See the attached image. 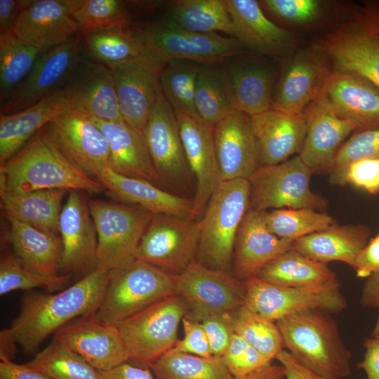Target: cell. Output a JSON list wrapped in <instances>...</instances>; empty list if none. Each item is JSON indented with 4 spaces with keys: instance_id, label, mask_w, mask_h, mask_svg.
<instances>
[{
    "instance_id": "cell-52",
    "label": "cell",
    "mask_w": 379,
    "mask_h": 379,
    "mask_svg": "<svg viewBox=\"0 0 379 379\" xmlns=\"http://www.w3.org/2000/svg\"><path fill=\"white\" fill-rule=\"evenodd\" d=\"M378 158L379 127L359 131L342 145L331 172L358 160Z\"/></svg>"
},
{
    "instance_id": "cell-38",
    "label": "cell",
    "mask_w": 379,
    "mask_h": 379,
    "mask_svg": "<svg viewBox=\"0 0 379 379\" xmlns=\"http://www.w3.org/2000/svg\"><path fill=\"white\" fill-rule=\"evenodd\" d=\"M166 18L187 31L232 36L231 18L225 0H178L171 2Z\"/></svg>"
},
{
    "instance_id": "cell-14",
    "label": "cell",
    "mask_w": 379,
    "mask_h": 379,
    "mask_svg": "<svg viewBox=\"0 0 379 379\" xmlns=\"http://www.w3.org/2000/svg\"><path fill=\"white\" fill-rule=\"evenodd\" d=\"M75 167L95 178L108 167L109 142L89 116L77 110L62 112L42 128Z\"/></svg>"
},
{
    "instance_id": "cell-31",
    "label": "cell",
    "mask_w": 379,
    "mask_h": 379,
    "mask_svg": "<svg viewBox=\"0 0 379 379\" xmlns=\"http://www.w3.org/2000/svg\"><path fill=\"white\" fill-rule=\"evenodd\" d=\"M106 137L109 145L108 167L114 173L131 178L161 183L155 170L144 134L125 122L90 117Z\"/></svg>"
},
{
    "instance_id": "cell-36",
    "label": "cell",
    "mask_w": 379,
    "mask_h": 379,
    "mask_svg": "<svg viewBox=\"0 0 379 379\" xmlns=\"http://www.w3.org/2000/svg\"><path fill=\"white\" fill-rule=\"evenodd\" d=\"M67 190H44L25 193L0 191L7 215L39 230L58 234L61 203Z\"/></svg>"
},
{
    "instance_id": "cell-3",
    "label": "cell",
    "mask_w": 379,
    "mask_h": 379,
    "mask_svg": "<svg viewBox=\"0 0 379 379\" xmlns=\"http://www.w3.org/2000/svg\"><path fill=\"white\" fill-rule=\"evenodd\" d=\"M284 347L300 362L325 376L344 378L351 372V353L328 312L311 310L277 322Z\"/></svg>"
},
{
    "instance_id": "cell-61",
    "label": "cell",
    "mask_w": 379,
    "mask_h": 379,
    "mask_svg": "<svg viewBox=\"0 0 379 379\" xmlns=\"http://www.w3.org/2000/svg\"><path fill=\"white\" fill-rule=\"evenodd\" d=\"M20 9V1L0 0V34L12 31Z\"/></svg>"
},
{
    "instance_id": "cell-10",
    "label": "cell",
    "mask_w": 379,
    "mask_h": 379,
    "mask_svg": "<svg viewBox=\"0 0 379 379\" xmlns=\"http://www.w3.org/2000/svg\"><path fill=\"white\" fill-rule=\"evenodd\" d=\"M312 173L298 155L278 164L259 166L248 180L249 208L262 212L279 208L317 211L324 208V199L310 188Z\"/></svg>"
},
{
    "instance_id": "cell-39",
    "label": "cell",
    "mask_w": 379,
    "mask_h": 379,
    "mask_svg": "<svg viewBox=\"0 0 379 379\" xmlns=\"http://www.w3.org/2000/svg\"><path fill=\"white\" fill-rule=\"evenodd\" d=\"M84 46L94 62L109 69L132 60L142 53L130 27H115L81 32Z\"/></svg>"
},
{
    "instance_id": "cell-50",
    "label": "cell",
    "mask_w": 379,
    "mask_h": 379,
    "mask_svg": "<svg viewBox=\"0 0 379 379\" xmlns=\"http://www.w3.org/2000/svg\"><path fill=\"white\" fill-rule=\"evenodd\" d=\"M222 359L235 378L247 376L272 364V360L237 333L233 335Z\"/></svg>"
},
{
    "instance_id": "cell-4",
    "label": "cell",
    "mask_w": 379,
    "mask_h": 379,
    "mask_svg": "<svg viewBox=\"0 0 379 379\" xmlns=\"http://www.w3.org/2000/svg\"><path fill=\"white\" fill-rule=\"evenodd\" d=\"M250 195L248 180L236 179L220 184L198 222L197 262L228 272L232 265L237 232L249 209Z\"/></svg>"
},
{
    "instance_id": "cell-62",
    "label": "cell",
    "mask_w": 379,
    "mask_h": 379,
    "mask_svg": "<svg viewBox=\"0 0 379 379\" xmlns=\"http://www.w3.org/2000/svg\"><path fill=\"white\" fill-rule=\"evenodd\" d=\"M232 379H285L284 369L280 365L270 364L269 366L247 376Z\"/></svg>"
},
{
    "instance_id": "cell-33",
    "label": "cell",
    "mask_w": 379,
    "mask_h": 379,
    "mask_svg": "<svg viewBox=\"0 0 379 379\" xmlns=\"http://www.w3.org/2000/svg\"><path fill=\"white\" fill-rule=\"evenodd\" d=\"M116 198L140 207L152 214H169L194 219L193 199L163 190L140 179L119 175L109 167L95 178Z\"/></svg>"
},
{
    "instance_id": "cell-1",
    "label": "cell",
    "mask_w": 379,
    "mask_h": 379,
    "mask_svg": "<svg viewBox=\"0 0 379 379\" xmlns=\"http://www.w3.org/2000/svg\"><path fill=\"white\" fill-rule=\"evenodd\" d=\"M109 271L97 267L57 293L29 291L20 311L0 338L19 345L26 354L36 353L51 334L78 317L96 311L106 288Z\"/></svg>"
},
{
    "instance_id": "cell-58",
    "label": "cell",
    "mask_w": 379,
    "mask_h": 379,
    "mask_svg": "<svg viewBox=\"0 0 379 379\" xmlns=\"http://www.w3.org/2000/svg\"><path fill=\"white\" fill-rule=\"evenodd\" d=\"M0 359V379H51L25 364H18L6 358Z\"/></svg>"
},
{
    "instance_id": "cell-57",
    "label": "cell",
    "mask_w": 379,
    "mask_h": 379,
    "mask_svg": "<svg viewBox=\"0 0 379 379\" xmlns=\"http://www.w3.org/2000/svg\"><path fill=\"white\" fill-rule=\"evenodd\" d=\"M363 345L365 353L357 368L364 371V379H379V335L366 338Z\"/></svg>"
},
{
    "instance_id": "cell-19",
    "label": "cell",
    "mask_w": 379,
    "mask_h": 379,
    "mask_svg": "<svg viewBox=\"0 0 379 379\" xmlns=\"http://www.w3.org/2000/svg\"><path fill=\"white\" fill-rule=\"evenodd\" d=\"M95 312L74 319L53 338L104 371L127 362L128 355L118 326L99 319Z\"/></svg>"
},
{
    "instance_id": "cell-34",
    "label": "cell",
    "mask_w": 379,
    "mask_h": 379,
    "mask_svg": "<svg viewBox=\"0 0 379 379\" xmlns=\"http://www.w3.org/2000/svg\"><path fill=\"white\" fill-rule=\"evenodd\" d=\"M370 234V230L364 225L334 223L295 240L292 249L319 262L339 261L353 268L357 256L368 243Z\"/></svg>"
},
{
    "instance_id": "cell-53",
    "label": "cell",
    "mask_w": 379,
    "mask_h": 379,
    "mask_svg": "<svg viewBox=\"0 0 379 379\" xmlns=\"http://www.w3.org/2000/svg\"><path fill=\"white\" fill-rule=\"evenodd\" d=\"M200 322L207 335L213 355L222 357L235 333L230 312L211 314Z\"/></svg>"
},
{
    "instance_id": "cell-15",
    "label": "cell",
    "mask_w": 379,
    "mask_h": 379,
    "mask_svg": "<svg viewBox=\"0 0 379 379\" xmlns=\"http://www.w3.org/2000/svg\"><path fill=\"white\" fill-rule=\"evenodd\" d=\"M81 34L43 52L32 69L7 100L1 104V114L23 110L62 88L83 59Z\"/></svg>"
},
{
    "instance_id": "cell-26",
    "label": "cell",
    "mask_w": 379,
    "mask_h": 379,
    "mask_svg": "<svg viewBox=\"0 0 379 379\" xmlns=\"http://www.w3.org/2000/svg\"><path fill=\"white\" fill-rule=\"evenodd\" d=\"M319 97L357 130L379 127V88L365 77L331 68Z\"/></svg>"
},
{
    "instance_id": "cell-17",
    "label": "cell",
    "mask_w": 379,
    "mask_h": 379,
    "mask_svg": "<svg viewBox=\"0 0 379 379\" xmlns=\"http://www.w3.org/2000/svg\"><path fill=\"white\" fill-rule=\"evenodd\" d=\"M164 62L145 53L111 69L120 112L124 122L144 134L147 121L160 90Z\"/></svg>"
},
{
    "instance_id": "cell-41",
    "label": "cell",
    "mask_w": 379,
    "mask_h": 379,
    "mask_svg": "<svg viewBox=\"0 0 379 379\" xmlns=\"http://www.w3.org/2000/svg\"><path fill=\"white\" fill-rule=\"evenodd\" d=\"M42 53L12 31L0 34L1 104L25 79Z\"/></svg>"
},
{
    "instance_id": "cell-18",
    "label": "cell",
    "mask_w": 379,
    "mask_h": 379,
    "mask_svg": "<svg viewBox=\"0 0 379 379\" xmlns=\"http://www.w3.org/2000/svg\"><path fill=\"white\" fill-rule=\"evenodd\" d=\"M330 71L326 56L317 45L299 51L283 69L274 91L272 108L302 114L319 96Z\"/></svg>"
},
{
    "instance_id": "cell-8",
    "label": "cell",
    "mask_w": 379,
    "mask_h": 379,
    "mask_svg": "<svg viewBox=\"0 0 379 379\" xmlns=\"http://www.w3.org/2000/svg\"><path fill=\"white\" fill-rule=\"evenodd\" d=\"M88 206L97 232L98 267L110 271L134 260L153 214L142 207L95 199Z\"/></svg>"
},
{
    "instance_id": "cell-6",
    "label": "cell",
    "mask_w": 379,
    "mask_h": 379,
    "mask_svg": "<svg viewBox=\"0 0 379 379\" xmlns=\"http://www.w3.org/2000/svg\"><path fill=\"white\" fill-rule=\"evenodd\" d=\"M173 275L138 259L109 271L96 317L117 325L152 305L175 295Z\"/></svg>"
},
{
    "instance_id": "cell-35",
    "label": "cell",
    "mask_w": 379,
    "mask_h": 379,
    "mask_svg": "<svg viewBox=\"0 0 379 379\" xmlns=\"http://www.w3.org/2000/svg\"><path fill=\"white\" fill-rule=\"evenodd\" d=\"M9 239L14 254L23 266L44 276L59 275L62 251L58 234L46 232L12 218Z\"/></svg>"
},
{
    "instance_id": "cell-21",
    "label": "cell",
    "mask_w": 379,
    "mask_h": 379,
    "mask_svg": "<svg viewBox=\"0 0 379 379\" xmlns=\"http://www.w3.org/2000/svg\"><path fill=\"white\" fill-rule=\"evenodd\" d=\"M58 232L62 244L61 270L88 274L98 267L96 229L88 201L77 190L70 191L62 207Z\"/></svg>"
},
{
    "instance_id": "cell-22",
    "label": "cell",
    "mask_w": 379,
    "mask_h": 379,
    "mask_svg": "<svg viewBox=\"0 0 379 379\" xmlns=\"http://www.w3.org/2000/svg\"><path fill=\"white\" fill-rule=\"evenodd\" d=\"M61 89L72 109L106 121L124 122L114 80L107 67L83 58Z\"/></svg>"
},
{
    "instance_id": "cell-7",
    "label": "cell",
    "mask_w": 379,
    "mask_h": 379,
    "mask_svg": "<svg viewBox=\"0 0 379 379\" xmlns=\"http://www.w3.org/2000/svg\"><path fill=\"white\" fill-rule=\"evenodd\" d=\"M187 312L185 300L175 294L117 324L128 361L149 368L174 347L178 340L179 325Z\"/></svg>"
},
{
    "instance_id": "cell-24",
    "label": "cell",
    "mask_w": 379,
    "mask_h": 379,
    "mask_svg": "<svg viewBox=\"0 0 379 379\" xmlns=\"http://www.w3.org/2000/svg\"><path fill=\"white\" fill-rule=\"evenodd\" d=\"M221 181L249 180L259 165V150L251 117L234 110L213 128Z\"/></svg>"
},
{
    "instance_id": "cell-56",
    "label": "cell",
    "mask_w": 379,
    "mask_h": 379,
    "mask_svg": "<svg viewBox=\"0 0 379 379\" xmlns=\"http://www.w3.org/2000/svg\"><path fill=\"white\" fill-rule=\"evenodd\" d=\"M276 359L284 369L285 379H338L323 375L310 369L286 350H283Z\"/></svg>"
},
{
    "instance_id": "cell-63",
    "label": "cell",
    "mask_w": 379,
    "mask_h": 379,
    "mask_svg": "<svg viewBox=\"0 0 379 379\" xmlns=\"http://www.w3.org/2000/svg\"><path fill=\"white\" fill-rule=\"evenodd\" d=\"M364 9L379 36V3H369Z\"/></svg>"
},
{
    "instance_id": "cell-2",
    "label": "cell",
    "mask_w": 379,
    "mask_h": 379,
    "mask_svg": "<svg viewBox=\"0 0 379 379\" xmlns=\"http://www.w3.org/2000/svg\"><path fill=\"white\" fill-rule=\"evenodd\" d=\"M104 187L72 164L41 129L13 157L0 164V191L25 193L44 190H84Z\"/></svg>"
},
{
    "instance_id": "cell-40",
    "label": "cell",
    "mask_w": 379,
    "mask_h": 379,
    "mask_svg": "<svg viewBox=\"0 0 379 379\" xmlns=\"http://www.w3.org/2000/svg\"><path fill=\"white\" fill-rule=\"evenodd\" d=\"M156 379H232L222 357L208 358L169 350L149 368Z\"/></svg>"
},
{
    "instance_id": "cell-16",
    "label": "cell",
    "mask_w": 379,
    "mask_h": 379,
    "mask_svg": "<svg viewBox=\"0 0 379 379\" xmlns=\"http://www.w3.org/2000/svg\"><path fill=\"white\" fill-rule=\"evenodd\" d=\"M144 136L161 183L181 190L190 185V169L175 114L161 88L149 112Z\"/></svg>"
},
{
    "instance_id": "cell-13",
    "label": "cell",
    "mask_w": 379,
    "mask_h": 379,
    "mask_svg": "<svg viewBox=\"0 0 379 379\" xmlns=\"http://www.w3.org/2000/svg\"><path fill=\"white\" fill-rule=\"evenodd\" d=\"M173 281L175 294L187 305L185 317L196 321L211 314L232 312L245 303V281L197 261L173 275Z\"/></svg>"
},
{
    "instance_id": "cell-9",
    "label": "cell",
    "mask_w": 379,
    "mask_h": 379,
    "mask_svg": "<svg viewBox=\"0 0 379 379\" xmlns=\"http://www.w3.org/2000/svg\"><path fill=\"white\" fill-rule=\"evenodd\" d=\"M245 283L244 305L274 322L306 311L338 313L347 305L338 280L305 287L277 286L258 277L250 279Z\"/></svg>"
},
{
    "instance_id": "cell-28",
    "label": "cell",
    "mask_w": 379,
    "mask_h": 379,
    "mask_svg": "<svg viewBox=\"0 0 379 379\" xmlns=\"http://www.w3.org/2000/svg\"><path fill=\"white\" fill-rule=\"evenodd\" d=\"M293 242L272 233L260 213L249 208L237 232L232 274L243 281L255 277L268 262L291 249Z\"/></svg>"
},
{
    "instance_id": "cell-11",
    "label": "cell",
    "mask_w": 379,
    "mask_h": 379,
    "mask_svg": "<svg viewBox=\"0 0 379 379\" xmlns=\"http://www.w3.org/2000/svg\"><path fill=\"white\" fill-rule=\"evenodd\" d=\"M317 46L331 69L357 74L379 88V36L363 7L331 27Z\"/></svg>"
},
{
    "instance_id": "cell-51",
    "label": "cell",
    "mask_w": 379,
    "mask_h": 379,
    "mask_svg": "<svg viewBox=\"0 0 379 379\" xmlns=\"http://www.w3.org/2000/svg\"><path fill=\"white\" fill-rule=\"evenodd\" d=\"M331 181L335 184H350L376 194L379 193V158L358 160L331 171Z\"/></svg>"
},
{
    "instance_id": "cell-42",
    "label": "cell",
    "mask_w": 379,
    "mask_h": 379,
    "mask_svg": "<svg viewBox=\"0 0 379 379\" xmlns=\"http://www.w3.org/2000/svg\"><path fill=\"white\" fill-rule=\"evenodd\" d=\"M25 364L51 379H102L99 371L54 338Z\"/></svg>"
},
{
    "instance_id": "cell-29",
    "label": "cell",
    "mask_w": 379,
    "mask_h": 379,
    "mask_svg": "<svg viewBox=\"0 0 379 379\" xmlns=\"http://www.w3.org/2000/svg\"><path fill=\"white\" fill-rule=\"evenodd\" d=\"M236 57L220 67L234 110L252 117L272 109L274 72L265 64Z\"/></svg>"
},
{
    "instance_id": "cell-46",
    "label": "cell",
    "mask_w": 379,
    "mask_h": 379,
    "mask_svg": "<svg viewBox=\"0 0 379 379\" xmlns=\"http://www.w3.org/2000/svg\"><path fill=\"white\" fill-rule=\"evenodd\" d=\"M234 333L243 338L270 360L284 350L276 322L252 311L244 305L230 312Z\"/></svg>"
},
{
    "instance_id": "cell-55",
    "label": "cell",
    "mask_w": 379,
    "mask_h": 379,
    "mask_svg": "<svg viewBox=\"0 0 379 379\" xmlns=\"http://www.w3.org/2000/svg\"><path fill=\"white\" fill-rule=\"evenodd\" d=\"M353 269L360 278H368L379 272V234L360 252Z\"/></svg>"
},
{
    "instance_id": "cell-60",
    "label": "cell",
    "mask_w": 379,
    "mask_h": 379,
    "mask_svg": "<svg viewBox=\"0 0 379 379\" xmlns=\"http://www.w3.org/2000/svg\"><path fill=\"white\" fill-rule=\"evenodd\" d=\"M360 302L365 307L379 308V272L367 278L363 286ZM378 335H379V314L371 334V336Z\"/></svg>"
},
{
    "instance_id": "cell-25",
    "label": "cell",
    "mask_w": 379,
    "mask_h": 379,
    "mask_svg": "<svg viewBox=\"0 0 379 379\" xmlns=\"http://www.w3.org/2000/svg\"><path fill=\"white\" fill-rule=\"evenodd\" d=\"M303 114L307 132L298 156L313 173L331 171L342 142L357 128L320 97Z\"/></svg>"
},
{
    "instance_id": "cell-43",
    "label": "cell",
    "mask_w": 379,
    "mask_h": 379,
    "mask_svg": "<svg viewBox=\"0 0 379 379\" xmlns=\"http://www.w3.org/2000/svg\"><path fill=\"white\" fill-rule=\"evenodd\" d=\"M202 65L191 60H173L164 67L159 77V86L175 114H197L194 91Z\"/></svg>"
},
{
    "instance_id": "cell-32",
    "label": "cell",
    "mask_w": 379,
    "mask_h": 379,
    "mask_svg": "<svg viewBox=\"0 0 379 379\" xmlns=\"http://www.w3.org/2000/svg\"><path fill=\"white\" fill-rule=\"evenodd\" d=\"M72 107L61 88L36 104L11 114H0V164L18 152L46 124Z\"/></svg>"
},
{
    "instance_id": "cell-20",
    "label": "cell",
    "mask_w": 379,
    "mask_h": 379,
    "mask_svg": "<svg viewBox=\"0 0 379 379\" xmlns=\"http://www.w3.org/2000/svg\"><path fill=\"white\" fill-rule=\"evenodd\" d=\"M175 116L187 164L196 180L193 203L198 216L222 182L213 129L197 114L178 113Z\"/></svg>"
},
{
    "instance_id": "cell-59",
    "label": "cell",
    "mask_w": 379,
    "mask_h": 379,
    "mask_svg": "<svg viewBox=\"0 0 379 379\" xmlns=\"http://www.w3.org/2000/svg\"><path fill=\"white\" fill-rule=\"evenodd\" d=\"M100 373L102 379H156L150 368L132 365L127 362Z\"/></svg>"
},
{
    "instance_id": "cell-37",
    "label": "cell",
    "mask_w": 379,
    "mask_h": 379,
    "mask_svg": "<svg viewBox=\"0 0 379 379\" xmlns=\"http://www.w3.org/2000/svg\"><path fill=\"white\" fill-rule=\"evenodd\" d=\"M286 287H305L338 280L327 264L313 260L290 249L268 262L255 277Z\"/></svg>"
},
{
    "instance_id": "cell-48",
    "label": "cell",
    "mask_w": 379,
    "mask_h": 379,
    "mask_svg": "<svg viewBox=\"0 0 379 379\" xmlns=\"http://www.w3.org/2000/svg\"><path fill=\"white\" fill-rule=\"evenodd\" d=\"M70 276V274L52 277L36 274L25 268L15 254L6 253L0 260V294L36 288L51 293L62 288Z\"/></svg>"
},
{
    "instance_id": "cell-27",
    "label": "cell",
    "mask_w": 379,
    "mask_h": 379,
    "mask_svg": "<svg viewBox=\"0 0 379 379\" xmlns=\"http://www.w3.org/2000/svg\"><path fill=\"white\" fill-rule=\"evenodd\" d=\"M225 1L232 20V36L245 48L267 55L281 56L296 44L295 34L270 20L259 1Z\"/></svg>"
},
{
    "instance_id": "cell-44",
    "label": "cell",
    "mask_w": 379,
    "mask_h": 379,
    "mask_svg": "<svg viewBox=\"0 0 379 379\" xmlns=\"http://www.w3.org/2000/svg\"><path fill=\"white\" fill-rule=\"evenodd\" d=\"M195 109L199 117L211 128L234 111L227 92L220 67L203 65L194 91Z\"/></svg>"
},
{
    "instance_id": "cell-47",
    "label": "cell",
    "mask_w": 379,
    "mask_h": 379,
    "mask_svg": "<svg viewBox=\"0 0 379 379\" xmlns=\"http://www.w3.org/2000/svg\"><path fill=\"white\" fill-rule=\"evenodd\" d=\"M72 16L80 32L129 27L131 14L126 4L118 0H71Z\"/></svg>"
},
{
    "instance_id": "cell-12",
    "label": "cell",
    "mask_w": 379,
    "mask_h": 379,
    "mask_svg": "<svg viewBox=\"0 0 379 379\" xmlns=\"http://www.w3.org/2000/svg\"><path fill=\"white\" fill-rule=\"evenodd\" d=\"M199 238L198 222L194 219L153 214L135 257L177 275L197 261Z\"/></svg>"
},
{
    "instance_id": "cell-30",
    "label": "cell",
    "mask_w": 379,
    "mask_h": 379,
    "mask_svg": "<svg viewBox=\"0 0 379 379\" xmlns=\"http://www.w3.org/2000/svg\"><path fill=\"white\" fill-rule=\"evenodd\" d=\"M259 150V165H274L300 153L307 132L304 114L274 109L251 117Z\"/></svg>"
},
{
    "instance_id": "cell-54",
    "label": "cell",
    "mask_w": 379,
    "mask_h": 379,
    "mask_svg": "<svg viewBox=\"0 0 379 379\" xmlns=\"http://www.w3.org/2000/svg\"><path fill=\"white\" fill-rule=\"evenodd\" d=\"M182 322L184 328L183 338L178 340L171 351L205 358L213 356L202 324L187 317L182 319Z\"/></svg>"
},
{
    "instance_id": "cell-45",
    "label": "cell",
    "mask_w": 379,
    "mask_h": 379,
    "mask_svg": "<svg viewBox=\"0 0 379 379\" xmlns=\"http://www.w3.org/2000/svg\"><path fill=\"white\" fill-rule=\"evenodd\" d=\"M268 230L279 238L295 241L333 225V218L311 208H279L260 212Z\"/></svg>"
},
{
    "instance_id": "cell-5",
    "label": "cell",
    "mask_w": 379,
    "mask_h": 379,
    "mask_svg": "<svg viewBox=\"0 0 379 379\" xmlns=\"http://www.w3.org/2000/svg\"><path fill=\"white\" fill-rule=\"evenodd\" d=\"M132 29L142 51L166 63L187 60L201 65H215L246 51L245 46L234 37L192 32L166 18Z\"/></svg>"
},
{
    "instance_id": "cell-49",
    "label": "cell",
    "mask_w": 379,
    "mask_h": 379,
    "mask_svg": "<svg viewBox=\"0 0 379 379\" xmlns=\"http://www.w3.org/2000/svg\"><path fill=\"white\" fill-rule=\"evenodd\" d=\"M259 3L274 17L296 25L317 22L326 8V4L319 0H262Z\"/></svg>"
},
{
    "instance_id": "cell-23",
    "label": "cell",
    "mask_w": 379,
    "mask_h": 379,
    "mask_svg": "<svg viewBox=\"0 0 379 379\" xmlns=\"http://www.w3.org/2000/svg\"><path fill=\"white\" fill-rule=\"evenodd\" d=\"M12 32L43 52L69 41L79 32L71 0L20 1Z\"/></svg>"
}]
</instances>
